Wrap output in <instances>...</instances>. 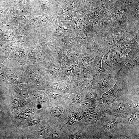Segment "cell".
Segmentation results:
<instances>
[{
	"label": "cell",
	"instance_id": "cell-1",
	"mask_svg": "<svg viewBox=\"0 0 139 139\" xmlns=\"http://www.w3.org/2000/svg\"><path fill=\"white\" fill-rule=\"evenodd\" d=\"M5 80L24 88H26L25 83L27 82V78L25 71L21 67L9 68V73Z\"/></svg>",
	"mask_w": 139,
	"mask_h": 139
},
{
	"label": "cell",
	"instance_id": "cell-2",
	"mask_svg": "<svg viewBox=\"0 0 139 139\" xmlns=\"http://www.w3.org/2000/svg\"><path fill=\"white\" fill-rule=\"evenodd\" d=\"M47 55L41 51L35 48L29 50L26 65L30 67L43 65L47 60Z\"/></svg>",
	"mask_w": 139,
	"mask_h": 139
},
{
	"label": "cell",
	"instance_id": "cell-3",
	"mask_svg": "<svg viewBox=\"0 0 139 139\" xmlns=\"http://www.w3.org/2000/svg\"><path fill=\"white\" fill-rule=\"evenodd\" d=\"M29 50L17 47L10 52L8 59L17 61L20 64H26Z\"/></svg>",
	"mask_w": 139,
	"mask_h": 139
},
{
	"label": "cell",
	"instance_id": "cell-4",
	"mask_svg": "<svg viewBox=\"0 0 139 139\" xmlns=\"http://www.w3.org/2000/svg\"><path fill=\"white\" fill-rule=\"evenodd\" d=\"M118 92V89L115 84L114 86L109 90L104 93L102 96V99L107 102L113 99Z\"/></svg>",
	"mask_w": 139,
	"mask_h": 139
},
{
	"label": "cell",
	"instance_id": "cell-5",
	"mask_svg": "<svg viewBox=\"0 0 139 139\" xmlns=\"http://www.w3.org/2000/svg\"><path fill=\"white\" fill-rule=\"evenodd\" d=\"M9 68L0 62V80H5L8 74Z\"/></svg>",
	"mask_w": 139,
	"mask_h": 139
},
{
	"label": "cell",
	"instance_id": "cell-6",
	"mask_svg": "<svg viewBox=\"0 0 139 139\" xmlns=\"http://www.w3.org/2000/svg\"><path fill=\"white\" fill-rule=\"evenodd\" d=\"M117 123V121L115 120L110 121L107 122L104 126V129L106 130H109L113 129Z\"/></svg>",
	"mask_w": 139,
	"mask_h": 139
},
{
	"label": "cell",
	"instance_id": "cell-7",
	"mask_svg": "<svg viewBox=\"0 0 139 139\" xmlns=\"http://www.w3.org/2000/svg\"><path fill=\"white\" fill-rule=\"evenodd\" d=\"M98 120V118L97 116L91 115L88 117L87 118L86 122L88 124H92L97 122Z\"/></svg>",
	"mask_w": 139,
	"mask_h": 139
},
{
	"label": "cell",
	"instance_id": "cell-8",
	"mask_svg": "<svg viewBox=\"0 0 139 139\" xmlns=\"http://www.w3.org/2000/svg\"><path fill=\"white\" fill-rule=\"evenodd\" d=\"M65 112L61 109L58 107L53 109L52 112L53 116L55 117H57L60 116Z\"/></svg>",
	"mask_w": 139,
	"mask_h": 139
},
{
	"label": "cell",
	"instance_id": "cell-9",
	"mask_svg": "<svg viewBox=\"0 0 139 139\" xmlns=\"http://www.w3.org/2000/svg\"><path fill=\"white\" fill-rule=\"evenodd\" d=\"M118 38L115 36H113L109 37L107 40V44L109 45L115 44L118 41Z\"/></svg>",
	"mask_w": 139,
	"mask_h": 139
},
{
	"label": "cell",
	"instance_id": "cell-10",
	"mask_svg": "<svg viewBox=\"0 0 139 139\" xmlns=\"http://www.w3.org/2000/svg\"><path fill=\"white\" fill-rule=\"evenodd\" d=\"M139 117V113L137 112L134 113L129 117L128 119V121L130 122H133L136 120Z\"/></svg>",
	"mask_w": 139,
	"mask_h": 139
},
{
	"label": "cell",
	"instance_id": "cell-11",
	"mask_svg": "<svg viewBox=\"0 0 139 139\" xmlns=\"http://www.w3.org/2000/svg\"><path fill=\"white\" fill-rule=\"evenodd\" d=\"M36 98L39 103L42 104L46 103L47 100L43 96L40 94H38Z\"/></svg>",
	"mask_w": 139,
	"mask_h": 139
},
{
	"label": "cell",
	"instance_id": "cell-12",
	"mask_svg": "<svg viewBox=\"0 0 139 139\" xmlns=\"http://www.w3.org/2000/svg\"><path fill=\"white\" fill-rule=\"evenodd\" d=\"M90 114V112L88 110H85L80 113L77 116L78 119L80 120L83 117L88 115Z\"/></svg>",
	"mask_w": 139,
	"mask_h": 139
},
{
	"label": "cell",
	"instance_id": "cell-13",
	"mask_svg": "<svg viewBox=\"0 0 139 139\" xmlns=\"http://www.w3.org/2000/svg\"><path fill=\"white\" fill-rule=\"evenodd\" d=\"M87 96L88 99H92L97 97V92L95 90H92L89 91L87 94Z\"/></svg>",
	"mask_w": 139,
	"mask_h": 139
},
{
	"label": "cell",
	"instance_id": "cell-14",
	"mask_svg": "<svg viewBox=\"0 0 139 139\" xmlns=\"http://www.w3.org/2000/svg\"><path fill=\"white\" fill-rule=\"evenodd\" d=\"M125 107V104L124 103H120L117 106L116 110L119 113H121L124 111Z\"/></svg>",
	"mask_w": 139,
	"mask_h": 139
},
{
	"label": "cell",
	"instance_id": "cell-15",
	"mask_svg": "<svg viewBox=\"0 0 139 139\" xmlns=\"http://www.w3.org/2000/svg\"><path fill=\"white\" fill-rule=\"evenodd\" d=\"M86 61L84 59H80L79 62V64L80 67L82 69L84 70L86 66Z\"/></svg>",
	"mask_w": 139,
	"mask_h": 139
},
{
	"label": "cell",
	"instance_id": "cell-16",
	"mask_svg": "<svg viewBox=\"0 0 139 139\" xmlns=\"http://www.w3.org/2000/svg\"><path fill=\"white\" fill-rule=\"evenodd\" d=\"M53 87L57 89L62 90L64 88V85L62 83L59 82L53 84Z\"/></svg>",
	"mask_w": 139,
	"mask_h": 139
},
{
	"label": "cell",
	"instance_id": "cell-17",
	"mask_svg": "<svg viewBox=\"0 0 139 139\" xmlns=\"http://www.w3.org/2000/svg\"><path fill=\"white\" fill-rule=\"evenodd\" d=\"M75 55L73 53H68L66 55V58L67 60L69 61L73 60L75 58Z\"/></svg>",
	"mask_w": 139,
	"mask_h": 139
},
{
	"label": "cell",
	"instance_id": "cell-18",
	"mask_svg": "<svg viewBox=\"0 0 139 139\" xmlns=\"http://www.w3.org/2000/svg\"><path fill=\"white\" fill-rule=\"evenodd\" d=\"M136 35L134 34H130L128 35L126 38V40L128 41L132 42L136 40Z\"/></svg>",
	"mask_w": 139,
	"mask_h": 139
},
{
	"label": "cell",
	"instance_id": "cell-19",
	"mask_svg": "<svg viewBox=\"0 0 139 139\" xmlns=\"http://www.w3.org/2000/svg\"><path fill=\"white\" fill-rule=\"evenodd\" d=\"M94 83V79H90L87 80L85 83V85L87 87H92Z\"/></svg>",
	"mask_w": 139,
	"mask_h": 139
},
{
	"label": "cell",
	"instance_id": "cell-20",
	"mask_svg": "<svg viewBox=\"0 0 139 139\" xmlns=\"http://www.w3.org/2000/svg\"><path fill=\"white\" fill-rule=\"evenodd\" d=\"M49 94L50 97L53 98H57L59 96V95L58 94L52 91L50 92Z\"/></svg>",
	"mask_w": 139,
	"mask_h": 139
},
{
	"label": "cell",
	"instance_id": "cell-21",
	"mask_svg": "<svg viewBox=\"0 0 139 139\" xmlns=\"http://www.w3.org/2000/svg\"><path fill=\"white\" fill-rule=\"evenodd\" d=\"M72 137L73 138L81 139L82 138V136L80 133L78 132L74 133Z\"/></svg>",
	"mask_w": 139,
	"mask_h": 139
},
{
	"label": "cell",
	"instance_id": "cell-22",
	"mask_svg": "<svg viewBox=\"0 0 139 139\" xmlns=\"http://www.w3.org/2000/svg\"><path fill=\"white\" fill-rule=\"evenodd\" d=\"M81 100L80 97L79 96H77L73 99L72 103L73 104H76L79 102Z\"/></svg>",
	"mask_w": 139,
	"mask_h": 139
},
{
	"label": "cell",
	"instance_id": "cell-23",
	"mask_svg": "<svg viewBox=\"0 0 139 139\" xmlns=\"http://www.w3.org/2000/svg\"><path fill=\"white\" fill-rule=\"evenodd\" d=\"M5 36L7 38H12L13 36V32L12 31H9L6 33Z\"/></svg>",
	"mask_w": 139,
	"mask_h": 139
},
{
	"label": "cell",
	"instance_id": "cell-24",
	"mask_svg": "<svg viewBox=\"0 0 139 139\" xmlns=\"http://www.w3.org/2000/svg\"><path fill=\"white\" fill-rule=\"evenodd\" d=\"M13 105L14 107L15 108H18L19 106V102L18 100L17 99H14L13 101Z\"/></svg>",
	"mask_w": 139,
	"mask_h": 139
},
{
	"label": "cell",
	"instance_id": "cell-25",
	"mask_svg": "<svg viewBox=\"0 0 139 139\" xmlns=\"http://www.w3.org/2000/svg\"><path fill=\"white\" fill-rule=\"evenodd\" d=\"M48 131L47 128L45 127H42L40 130L39 132L40 134H43L46 133Z\"/></svg>",
	"mask_w": 139,
	"mask_h": 139
},
{
	"label": "cell",
	"instance_id": "cell-26",
	"mask_svg": "<svg viewBox=\"0 0 139 139\" xmlns=\"http://www.w3.org/2000/svg\"><path fill=\"white\" fill-rule=\"evenodd\" d=\"M138 105V104L137 102H134L132 103L130 107L133 108H135L137 107Z\"/></svg>",
	"mask_w": 139,
	"mask_h": 139
},
{
	"label": "cell",
	"instance_id": "cell-27",
	"mask_svg": "<svg viewBox=\"0 0 139 139\" xmlns=\"http://www.w3.org/2000/svg\"><path fill=\"white\" fill-rule=\"evenodd\" d=\"M71 68L72 72L74 73H76L77 70H78L77 68L75 65H72L71 66Z\"/></svg>",
	"mask_w": 139,
	"mask_h": 139
},
{
	"label": "cell",
	"instance_id": "cell-28",
	"mask_svg": "<svg viewBox=\"0 0 139 139\" xmlns=\"http://www.w3.org/2000/svg\"><path fill=\"white\" fill-rule=\"evenodd\" d=\"M59 136L58 132L57 131H56L53 133L52 134V137L54 138H57Z\"/></svg>",
	"mask_w": 139,
	"mask_h": 139
},
{
	"label": "cell",
	"instance_id": "cell-29",
	"mask_svg": "<svg viewBox=\"0 0 139 139\" xmlns=\"http://www.w3.org/2000/svg\"><path fill=\"white\" fill-rule=\"evenodd\" d=\"M38 123V121L36 120H34L32 121L28 125V126H33L36 124Z\"/></svg>",
	"mask_w": 139,
	"mask_h": 139
},
{
	"label": "cell",
	"instance_id": "cell-30",
	"mask_svg": "<svg viewBox=\"0 0 139 139\" xmlns=\"http://www.w3.org/2000/svg\"><path fill=\"white\" fill-rule=\"evenodd\" d=\"M33 112V110L30 109H28L26 110L25 111V113L28 114H30Z\"/></svg>",
	"mask_w": 139,
	"mask_h": 139
},
{
	"label": "cell",
	"instance_id": "cell-31",
	"mask_svg": "<svg viewBox=\"0 0 139 139\" xmlns=\"http://www.w3.org/2000/svg\"><path fill=\"white\" fill-rule=\"evenodd\" d=\"M25 9L24 8H17L16 9L17 12L21 13H23L24 12Z\"/></svg>",
	"mask_w": 139,
	"mask_h": 139
},
{
	"label": "cell",
	"instance_id": "cell-32",
	"mask_svg": "<svg viewBox=\"0 0 139 139\" xmlns=\"http://www.w3.org/2000/svg\"><path fill=\"white\" fill-rule=\"evenodd\" d=\"M105 15L108 16H110L112 14V12L110 11H106L105 12Z\"/></svg>",
	"mask_w": 139,
	"mask_h": 139
},
{
	"label": "cell",
	"instance_id": "cell-33",
	"mask_svg": "<svg viewBox=\"0 0 139 139\" xmlns=\"http://www.w3.org/2000/svg\"><path fill=\"white\" fill-rule=\"evenodd\" d=\"M131 0H123V3L125 4H128L130 3Z\"/></svg>",
	"mask_w": 139,
	"mask_h": 139
}]
</instances>
